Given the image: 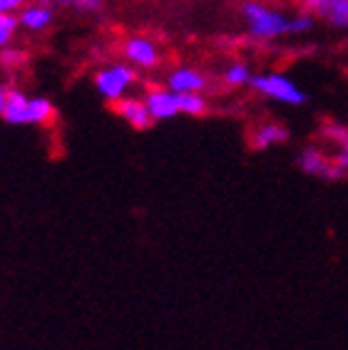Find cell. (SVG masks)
I'll return each mask as SVG.
<instances>
[{"instance_id":"cell-1","label":"cell","mask_w":348,"mask_h":350,"mask_svg":"<svg viewBox=\"0 0 348 350\" xmlns=\"http://www.w3.org/2000/svg\"><path fill=\"white\" fill-rule=\"evenodd\" d=\"M241 20L246 25V32L256 42L297 37V34H307L314 27V15H310V12L285 15L283 10L268 5L263 0H244L241 3Z\"/></svg>"},{"instance_id":"cell-2","label":"cell","mask_w":348,"mask_h":350,"mask_svg":"<svg viewBox=\"0 0 348 350\" xmlns=\"http://www.w3.org/2000/svg\"><path fill=\"white\" fill-rule=\"evenodd\" d=\"M56 107L49 98L44 95H27L25 90L10 88L8 90V103L3 120L12 126H42L54 122Z\"/></svg>"},{"instance_id":"cell-3","label":"cell","mask_w":348,"mask_h":350,"mask_svg":"<svg viewBox=\"0 0 348 350\" xmlns=\"http://www.w3.org/2000/svg\"><path fill=\"white\" fill-rule=\"evenodd\" d=\"M92 85L105 103L114 105L139 85V71L127 61H114V64H108L95 71Z\"/></svg>"},{"instance_id":"cell-4","label":"cell","mask_w":348,"mask_h":350,"mask_svg":"<svg viewBox=\"0 0 348 350\" xmlns=\"http://www.w3.org/2000/svg\"><path fill=\"white\" fill-rule=\"evenodd\" d=\"M249 88L251 90H256L261 98L273 100V103H280V105H290V107H299V105L307 103L305 90H302L290 76L277 73V71L253 73Z\"/></svg>"},{"instance_id":"cell-5","label":"cell","mask_w":348,"mask_h":350,"mask_svg":"<svg viewBox=\"0 0 348 350\" xmlns=\"http://www.w3.org/2000/svg\"><path fill=\"white\" fill-rule=\"evenodd\" d=\"M297 165L305 175L319 178L327 183H338L348 175V168L338 161V156H329L319 146H305L297 153Z\"/></svg>"},{"instance_id":"cell-6","label":"cell","mask_w":348,"mask_h":350,"mask_svg":"<svg viewBox=\"0 0 348 350\" xmlns=\"http://www.w3.org/2000/svg\"><path fill=\"white\" fill-rule=\"evenodd\" d=\"M122 56H125L127 64H132L136 71H156L164 56L158 44L151 37H144V34H132L122 44Z\"/></svg>"},{"instance_id":"cell-7","label":"cell","mask_w":348,"mask_h":350,"mask_svg":"<svg viewBox=\"0 0 348 350\" xmlns=\"http://www.w3.org/2000/svg\"><path fill=\"white\" fill-rule=\"evenodd\" d=\"M144 103H147L149 112H151L153 122H169L180 115L178 107V93H173L169 85H149L144 90Z\"/></svg>"},{"instance_id":"cell-8","label":"cell","mask_w":348,"mask_h":350,"mask_svg":"<svg viewBox=\"0 0 348 350\" xmlns=\"http://www.w3.org/2000/svg\"><path fill=\"white\" fill-rule=\"evenodd\" d=\"M56 10L51 3H39V0H29L27 5L17 10V27L22 32L29 34H42L54 25Z\"/></svg>"},{"instance_id":"cell-9","label":"cell","mask_w":348,"mask_h":350,"mask_svg":"<svg viewBox=\"0 0 348 350\" xmlns=\"http://www.w3.org/2000/svg\"><path fill=\"white\" fill-rule=\"evenodd\" d=\"M164 83L173 93H207V88H210L207 73L195 66H175L166 73Z\"/></svg>"},{"instance_id":"cell-10","label":"cell","mask_w":348,"mask_h":350,"mask_svg":"<svg viewBox=\"0 0 348 350\" xmlns=\"http://www.w3.org/2000/svg\"><path fill=\"white\" fill-rule=\"evenodd\" d=\"M112 107H114V112H117V117H120L122 122H127L132 129H149V126L156 124L142 95H132L129 93V95H125L122 100H117Z\"/></svg>"},{"instance_id":"cell-11","label":"cell","mask_w":348,"mask_h":350,"mask_svg":"<svg viewBox=\"0 0 348 350\" xmlns=\"http://www.w3.org/2000/svg\"><path fill=\"white\" fill-rule=\"evenodd\" d=\"M302 5L310 15L324 20L332 27H348V0H302Z\"/></svg>"},{"instance_id":"cell-12","label":"cell","mask_w":348,"mask_h":350,"mask_svg":"<svg viewBox=\"0 0 348 350\" xmlns=\"http://www.w3.org/2000/svg\"><path fill=\"white\" fill-rule=\"evenodd\" d=\"M290 139V131L285 124L275 120H266L261 124H256L249 131V146L253 151H268L273 146H283Z\"/></svg>"},{"instance_id":"cell-13","label":"cell","mask_w":348,"mask_h":350,"mask_svg":"<svg viewBox=\"0 0 348 350\" xmlns=\"http://www.w3.org/2000/svg\"><path fill=\"white\" fill-rule=\"evenodd\" d=\"M253 71L246 61H232L222 71V83L224 88H232V90H239V88H249Z\"/></svg>"},{"instance_id":"cell-14","label":"cell","mask_w":348,"mask_h":350,"mask_svg":"<svg viewBox=\"0 0 348 350\" xmlns=\"http://www.w3.org/2000/svg\"><path fill=\"white\" fill-rule=\"evenodd\" d=\"M178 107L185 117H202L210 109V100L205 93H178Z\"/></svg>"},{"instance_id":"cell-15","label":"cell","mask_w":348,"mask_h":350,"mask_svg":"<svg viewBox=\"0 0 348 350\" xmlns=\"http://www.w3.org/2000/svg\"><path fill=\"white\" fill-rule=\"evenodd\" d=\"M321 139L329 144H334V146H346L348 144V126L343 124V122H336V120H327L324 124H321L319 129Z\"/></svg>"},{"instance_id":"cell-16","label":"cell","mask_w":348,"mask_h":350,"mask_svg":"<svg viewBox=\"0 0 348 350\" xmlns=\"http://www.w3.org/2000/svg\"><path fill=\"white\" fill-rule=\"evenodd\" d=\"M108 0H59L56 5L61 8H69V10H76V12H83V15H95L105 8Z\"/></svg>"},{"instance_id":"cell-17","label":"cell","mask_w":348,"mask_h":350,"mask_svg":"<svg viewBox=\"0 0 348 350\" xmlns=\"http://www.w3.org/2000/svg\"><path fill=\"white\" fill-rule=\"evenodd\" d=\"M29 0H0V12H8V15H17L20 8L27 5Z\"/></svg>"},{"instance_id":"cell-18","label":"cell","mask_w":348,"mask_h":350,"mask_svg":"<svg viewBox=\"0 0 348 350\" xmlns=\"http://www.w3.org/2000/svg\"><path fill=\"white\" fill-rule=\"evenodd\" d=\"M0 27H5V29H20L17 27V15H8V12H0Z\"/></svg>"},{"instance_id":"cell-19","label":"cell","mask_w":348,"mask_h":350,"mask_svg":"<svg viewBox=\"0 0 348 350\" xmlns=\"http://www.w3.org/2000/svg\"><path fill=\"white\" fill-rule=\"evenodd\" d=\"M12 37H15V29H5V27H0V51L5 49V46H10Z\"/></svg>"},{"instance_id":"cell-20","label":"cell","mask_w":348,"mask_h":350,"mask_svg":"<svg viewBox=\"0 0 348 350\" xmlns=\"http://www.w3.org/2000/svg\"><path fill=\"white\" fill-rule=\"evenodd\" d=\"M8 90H10V88L0 85V117H3V112H5V103H8Z\"/></svg>"},{"instance_id":"cell-21","label":"cell","mask_w":348,"mask_h":350,"mask_svg":"<svg viewBox=\"0 0 348 350\" xmlns=\"http://www.w3.org/2000/svg\"><path fill=\"white\" fill-rule=\"evenodd\" d=\"M336 156H338V161H341V163L348 168V144H346V146H341V148H338V153H336Z\"/></svg>"},{"instance_id":"cell-22","label":"cell","mask_w":348,"mask_h":350,"mask_svg":"<svg viewBox=\"0 0 348 350\" xmlns=\"http://www.w3.org/2000/svg\"><path fill=\"white\" fill-rule=\"evenodd\" d=\"M39 3H51V5H54V3H59V0H39Z\"/></svg>"}]
</instances>
